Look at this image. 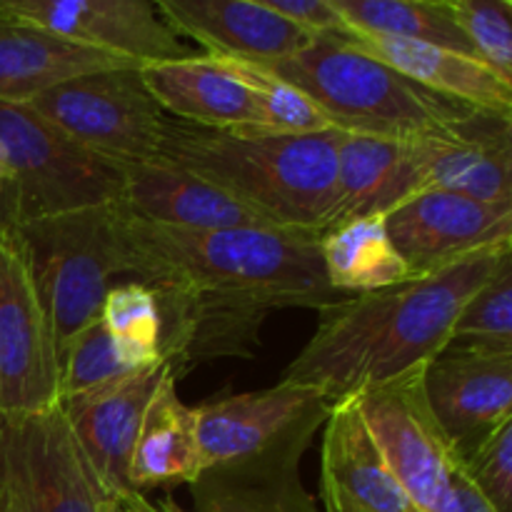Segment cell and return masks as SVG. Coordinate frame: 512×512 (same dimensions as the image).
Wrapping results in <instances>:
<instances>
[{"mask_svg":"<svg viewBox=\"0 0 512 512\" xmlns=\"http://www.w3.org/2000/svg\"><path fill=\"white\" fill-rule=\"evenodd\" d=\"M510 255L512 245H498L390 288L343 295L318 310V328L283 380L340 403L425 365L450 343L470 295Z\"/></svg>","mask_w":512,"mask_h":512,"instance_id":"6da1fadb","label":"cell"},{"mask_svg":"<svg viewBox=\"0 0 512 512\" xmlns=\"http://www.w3.org/2000/svg\"><path fill=\"white\" fill-rule=\"evenodd\" d=\"M123 275L155 290H178L218 303L325 308L343 295L330 288L318 233L295 228H173L140 220L115 205Z\"/></svg>","mask_w":512,"mask_h":512,"instance_id":"7a4b0ae2","label":"cell"},{"mask_svg":"<svg viewBox=\"0 0 512 512\" xmlns=\"http://www.w3.org/2000/svg\"><path fill=\"white\" fill-rule=\"evenodd\" d=\"M333 405L293 380L198 405L195 512H315L300 463Z\"/></svg>","mask_w":512,"mask_h":512,"instance_id":"3957f363","label":"cell"},{"mask_svg":"<svg viewBox=\"0 0 512 512\" xmlns=\"http://www.w3.org/2000/svg\"><path fill=\"white\" fill-rule=\"evenodd\" d=\"M343 130L280 135L203 128L165 115L158 158L243 200L278 228L323 233L338 188Z\"/></svg>","mask_w":512,"mask_h":512,"instance_id":"277c9868","label":"cell"},{"mask_svg":"<svg viewBox=\"0 0 512 512\" xmlns=\"http://www.w3.org/2000/svg\"><path fill=\"white\" fill-rule=\"evenodd\" d=\"M258 65L308 95L345 133L428 138L450 133L483 110L413 83L338 33H318L295 55Z\"/></svg>","mask_w":512,"mask_h":512,"instance_id":"5b68a950","label":"cell"},{"mask_svg":"<svg viewBox=\"0 0 512 512\" xmlns=\"http://www.w3.org/2000/svg\"><path fill=\"white\" fill-rule=\"evenodd\" d=\"M35 288L53 325L58 358L65 345L100 318V308L123 275L115 203L15 225Z\"/></svg>","mask_w":512,"mask_h":512,"instance_id":"8992f818","label":"cell"},{"mask_svg":"<svg viewBox=\"0 0 512 512\" xmlns=\"http://www.w3.org/2000/svg\"><path fill=\"white\" fill-rule=\"evenodd\" d=\"M0 170L13 198L15 225L118 203L120 165L65 138L28 103L0 100Z\"/></svg>","mask_w":512,"mask_h":512,"instance_id":"52a82bcc","label":"cell"},{"mask_svg":"<svg viewBox=\"0 0 512 512\" xmlns=\"http://www.w3.org/2000/svg\"><path fill=\"white\" fill-rule=\"evenodd\" d=\"M28 105L75 145L120 168L158 158L165 113L140 65L63 80Z\"/></svg>","mask_w":512,"mask_h":512,"instance_id":"ba28073f","label":"cell"},{"mask_svg":"<svg viewBox=\"0 0 512 512\" xmlns=\"http://www.w3.org/2000/svg\"><path fill=\"white\" fill-rule=\"evenodd\" d=\"M60 405V358L15 225L0 223V418Z\"/></svg>","mask_w":512,"mask_h":512,"instance_id":"9c48e42d","label":"cell"},{"mask_svg":"<svg viewBox=\"0 0 512 512\" xmlns=\"http://www.w3.org/2000/svg\"><path fill=\"white\" fill-rule=\"evenodd\" d=\"M425 365L370 385L355 395L360 415L420 512H435L448 498L458 473V455L428 403Z\"/></svg>","mask_w":512,"mask_h":512,"instance_id":"30bf717a","label":"cell"},{"mask_svg":"<svg viewBox=\"0 0 512 512\" xmlns=\"http://www.w3.org/2000/svg\"><path fill=\"white\" fill-rule=\"evenodd\" d=\"M0 448L23 512H128L100 483L60 405L0 418Z\"/></svg>","mask_w":512,"mask_h":512,"instance_id":"8fae6325","label":"cell"},{"mask_svg":"<svg viewBox=\"0 0 512 512\" xmlns=\"http://www.w3.org/2000/svg\"><path fill=\"white\" fill-rule=\"evenodd\" d=\"M170 375H178L173 363L158 360L148 368L133 370L113 383L60 403L95 475L128 512H160L130 483V458L145 410Z\"/></svg>","mask_w":512,"mask_h":512,"instance_id":"7c38bea8","label":"cell"},{"mask_svg":"<svg viewBox=\"0 0 512 512\" xmlns=\"http://www.w3.org/2000/svg\"><path fill=\"white\" fill-rule=\"evenodd\" d=\"M0 18L140 65L193 55L150 0H0Z\"/></svg>","mask_w":512,"mask_h":512,"instance_id":"4fadbf2b","label":"cell"},{"mask_svg":"<svg viewBox=\"0 0 512 512\" xmlns=\"http://www.w3.org/2000/svg\"><path fill=\"white\" fill-rule=\"evenodd\" d=\"M395 248L413 275L430 273L480 250L512 245V203H483L423 190L385 215Z\"/></svg>","mask_w":512,"mask_h":512,"instance_id":"5bb4252c","label":"cell"},{"mask_svg":"<svg viewBox=\"0 0 512 512\" xmlns=\"http://www.w3.org/2000/svg\"><path fill=\"white\" fill-rule=\"evenodd\" d=\"M423 383L458 458L512 420V355L445 348L425 363Z\"/></svg>","mask_w":512,"mask_h":512,"instance_id":"9a60e30c","label":"cell"},{"mask_svg":"<svg viewBox=\"0 0 512 512\" xmlns=\"http://www.w3.org/2000/svg\"><path fill=\"white\" fill-rule=\"evenodd\" d=\"M325 512H420L375 445L355 398L333 405L320 440Z\"/></svg>","mask_w":512,"mask_h":512,"instance_id":"2e32d148","label":"cell"},{"mask_svg":"<svg viewBox=\"0 0 512 512\" xmlns=\"http://www.w3.org/2000/svg\"><path fill=\"white\" fill-rule=\"evenodd\" d=\"M178 35H190L215 58L273 63L308 48L315 30L250 0H150Z\"/></svg>","mask_w":512,"mask_h":512,"instance_id":"e0dca14e","label":"cell"},{"mask_svg":"<svg viewBox=\"0 0 512 512\" xmlns=\"http://www.w3.org/2000/svg\"><path fill=\"white\" fill-rule=\"evenodd\" d=\"M118 208L173 228H278L265 215L163 158L123 165Z\"/></svg>","mask_w":512,"mask_h":512,"instance_id":"ac0fdd59","label":"cell"},{"mask_svg":"<svg viewBox=\"0 0 512 512\" xmlns=\"http://www.w3.org/2000/svg\"><path fill=\"white\" fill-rule=\"evenodd\" d=\"M425 138L345 133L338 145V188L325 228L365 215H388L423 190Z\"/></svg>","mask_w":512,"mask_h":512,"instance_id":"d6986e66","label":"cell"},{"mask_svg":"<svg viewBox=\"0 0 512 512\" xmlns=\"http://www.w3.org/2000/svg\"><path fill=\"white\" fill-rule=\"evenodd\" d=\"M510 118L480 110L450 133L428 135L423 190H445L483 203H512Z\"/></svg>","mask_w":512,"mask_h":512,"instance_id":"ffe728a7","label":"cell"},{"mask_svg":"<svg viewBox=\"0 0 512 512\" xmlns=\"http://www.w3.org/2000/svg\"><path fill=\"white\" fill-rule=\"evenodd\" d=\"M145 85L165 115L203 128H253L255 98L250 85L213 55L140 65Z\"/></svg>","mask_w":512,"mask_h":512,"instance_id":"44dd1931","label":"cell"},{"mask_svg":"<svg viewBox=\"0 0 512 512\" xmlns=\"http://www.w3.org/2000/svg\"><path fill=\"white\" fill-rule=\"evenodd\" d=\"M348 40L433 93L490 113L512 115V83L500 78L480 58L420 40L363 33H348Z\"/></svg>","mask_w":512,"mask_h":512,"instance_id":"7402d4cb","label":"cell"},{"mask_svg":"<svg viewBox=\"0 0 512 512\" xmlns=\"http://www.w3.org/2000/svg\"><path fill=\"white\" fill-rule=\"evenodd\" d=\"M128 65L140 63L0 18V100L8 103H28L63 80Z\"/></svg>","mask_w":512,"mask_h":512,"instance_id":"603a6c76","label":"cell"},{"mask_svg":"<svg viewBox=\"0 0 512 512\" xmlns=\"http://www.w3.org/2000/svg\"><path fill=\"white\" fill-rule=\"evenodd\" d=\"M198 473L200 445L195 408L180 400L178 375H170L145 410L130 458V483L145 495L155 488L190 485Z\"/></svg>","mask_w":512,"mask_h":512,"instance_id":"cb8c5ba5","label":"cell"},{"mask_svg":"<svg viewBox=\"0 0 512 512\" xmlns=\"http://www.w3.org/2000/svg\"><path fill=\"white\" fill-rule=\"evenodd\" d=\"M318 245L325 278L340 295L370 293L415 278L390 238L385 215L330 225L320 233Z\"/></svg>","mask_w":512,"mask_h":512,"instance_id":"d4e9b609","label":"cell"},{"mask_svg":"<svg viewBox=\"0 0 512 512\" xmlns=\"http://www.w3.org/2000/svg\"><path fill=\"white\" fill-rule=\"evenodd\" d=\"M350 33L420 40L478 58L445 0H330Z\"/></svg>","mask_w":512,"mask_h":512,"instance_id":"484cf974","label":"cell"},{"mask_svg":"<svg viewBox=\"0 0 512 512\" xmlns=\"http://www.w3.org/2000/svg\"><path fill=\"white\" fill-rule=\"evenodd\" d=\"M100 323L135 368H148L163 360L160 355L163 318H160L158 295L145 283L138 280L115 283L103 300Z\"/></svg>","mask_w":512,"mask_h":512,"instance_id":"4316f807","label":"cell"},{"mask_svg":"<svg viewBox=\"0 0 512 512\" xmlns=\"http://www.w3.org/2000/svg\"><path fill=\"white\" fill-rule=\"evenodd\" d=\"M445 348L512 355V255L470 295Z\"/></svg>","mask_w":512,"mask_h":512,"instance_id":"83f0119b","label":"cell"},{"mask_svg":"<svg viewBox=\"0 0 512 512\" xmlns=\"http://www.w3.org/2000/svg\"><path fill=\"white\" fill-rule=\"evenodd\" d=\"M215 58V55H213ZM250 85L255 98V125L250 130H263V133L280 135H300V133H325L333 130L328 115L313 103L305 93L293 88L285 80L275 78L258 63L235 58H220Z\"/></svg>","mask_w":512,"mask_h":512,"instance_id":"f1b7e54d","label":"cell"},{"mask_svg":"<svg viewBox=\"0 0 512 512\" xmlns=\"http://www.w3.org/2000/svg\"><path fill=\"white\" fill-rule=\"evenodd\" d=\"M135 368L118 348L100 318L80 330L60 353V403L108 385Z\"/></svg>","mask_w":512,"mask_h":512,"instance_id":"f546056e","label":"cell"},{"mask_svg":"<svg viewBox=\"0 0 512 512\" xmlns=\"http://www.w3.org/2000/svg\"><path fill=\"white\" fill-rule=\"evenodd\" d=\"M475 55L512 83V0H450Z\"/></svg>","mask_w":512,"mask_h":512,"instance_id":"4dcf8cb0","label":"cell"},{"mask_svg":"<svg viewBox=\"0 0 512 512\" xmlns=\"http://www.w3.org/2000/svg\"><path fill=\"white\" fill-rule=\"evenodd\" d=\"M458 468L495 512H512V420L458 458Z\"/></svg>","mask_w":512,"mask_h":512,"instance_id":"1f68e13d","label":"cell"},{"mask_svg":"<svg viewBox=\"0 0 512 512\" xmlns=\"http://www.w3.org/2000/svg\"><path fill=\"white\" fill-rule=\"evenodd\" d=\"M250 3L260 5L265 10H273V13L283 15V18L293 20V23L303 25V28L315 30V33H350L343 18L335 13L330 0H250Z\"/></svg>","mask_w":512,"mask_h":512,"instance_id":"d6a6232c","label":"cell"},{"mask_svg":"<svg viewBox=\"0 0 512 512\" xmlns=\"http://www.w3.org/2000/svg\"><path fill=\"white\" fill-rule=\"evenodd\" d=\"M435 512H495V508L470 485V480L458 468L448 498L443 500V505Z\"/></svg>","mask_w":512,"mask_h":512,"instance_id":"836d02e7","label":"cell"},{"mask_svg":"<svg viewBox=\"0 0 512 512\" xmlns=\"http://www.w3.org/2000/svg\"><path fill=\"white\" fill-rule=\"evenodd\" d=\"M0 512H23L18 503V495H15L13 480L8 475V465H5L3 448H0Z\"/></svg>","mask_w":512,"mask_h":512,"instance_id":"e575fe53","label":"cell"},{"mask_svg":"<svg viewBox=\"0 0 512 512\" xmlns=\"http://www.w3.org/2000/svg\"><path fill=\"white\" fill-rule=\"evenodd\" d=\"M0 223L15 225L13 220V198H10V185L5 173L0 170Z\"/></svg>","mask_w":512,"mask_h":512,"instance_id":"d590c367","label":"cell"},{"mask_svg":"<svg viewBox=\"0 0 512 512\" xmlns=\"http://www.w3.org/2000/svg\"><path fill=\"white\" fill-rule=\"evenodd\" d=\"M160 512H185L183 508H178L175 503H170V500H165L163 505H160Z\"/></svg>","mask_w":512,"mask_h":512,"instance_id":"8d00e7d4","label":"cell"},{"mask_svg":"<svg viewBox=\"0 0 512 512\" xmlns=\"http://www.w3.org/2000/svg\"><path fill=\"white\" fill-rule=\"evenodd\" d=\"M445 3H450V0H445Z\"/></svg>","mask_w":512,"mask_h":512,"instance_id":"74e56055","label":"cell"}]
</instances>
